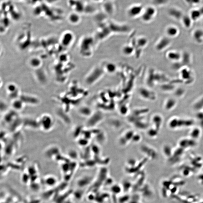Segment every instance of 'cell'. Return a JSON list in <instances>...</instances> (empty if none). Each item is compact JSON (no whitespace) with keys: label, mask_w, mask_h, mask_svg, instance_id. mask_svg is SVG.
<instances>
[{"label":"cell","mask_w":203,"mask_h":203,"mask_svg":"<svg viewBox=\"0 0 203 203\" xmlns=\"http://www.w3.org/2000/svg\"><path fill=\"white\" fill-rule=\"evenodd\" d=\"M194 140H189L188 139L182 140L180 141V146L184 148H188L193 147L195 146V143Z\"/></svg>","instance_id":"obj_19"},{"label":"cell","mask_w":203,"mask_h":203,"mask_svg":"<svg viewBox=\"0 0 203 203\" xmlns=\"http://www.w3.org/2000/svg\"><path fill=\"white\" fill-rule=\"evenodd\" d=\"M191 58L190 55L189 53L185 52L182 54V58L180 61H181L184 65H189L191 63Z\"/></svg>","instance_id":"obj_22"},{"label":"cell","mask_w":203,"mask_h":203,"mask_svg":"<svg viewBox=\"0 0 203 203\" xmlns=\"http://www.w3.org/2000/svg\"><path fill=\"white\" fill-rule=\"evenodd\" d=\"M39 122L42 129L46 131L51 129L54 124L53 118L49 115H43Z\"/></svg>","instance_id":"obj_6"},{"label":"cell","mask_w":203,"mask_h":203,"mask_svg":"<svg viewBox=\"0 0 203 203\" xmlns=\"http://www.w3.org/2000/svg\"><path fill=\"white\" fill-rule=\"evenodd\" d=\"M194 40L196 43L201 44L203 42V30L201 29H195L192 34Z\"/></svg>","instance_id":"obj_14"},{"label":"cell","mask_w":203,"mask_h":203,"mask_svg":"<svg viewBox=\"0 0 203 203\" xmlns=\"http://www.w3.org/2000/svg\"><path fill=\"white\" fill-rule=\"evenodd\" d=\"M195 109L200 110L203 108V97L199 99L195 102L194 105Z\"/></svg>","instance_id":"obj_28"},{"label":"cell","mask_w":203,"mask_h":203,"mask_svg":"<svg viewBox=\"0 0 203 203\" xmlns=\"http://www.w3.org/2000/svg\"><path fill=\"white\" fill-rule=\"evenodd\" d=\"M200 134V131L199 128H195L192 130L190 133L191 137L193 139L198 138Z\"/></svg>","instance_id":"obj_27"},{"label":"cell","mask_w":203,"mask_h":203,"mask_svg":"<svg viewBox=\"0 0 203 203\" xmlns=\"http://www.w3.org/2000/svg\"><path fill=\"white\" fill-rule=\"evenodd\" d=\"M29 63L31 66L36 68L40 67L41 61L37 58H33L30 61Z\"/></svg>","instance_id":"obj_26"},{"label":"cell","mask_w":203,"mask_h":203,"mask_svg":"<svg viewBox=\"0 0 203 203\" xmlns=\"http://www.w3.org/2000/svg\"><path fill=\"white\" fill-rule=\"evenodd\" d=\"M95 41L91 36H85L82 39L79 44V51L84 57H90L94 52Z\"/></svg>","instance_id":"obj_1"},{"label":"cell","mask_w":203,"mask_h":203,"mask_svg":"<svg viewBox=\"0 0 203 203\" xmlns=\"http://www.w3.org/2000/svg\"><path fill=\"white\" fill-rule=\"evenodd\" d=\"M44 183L49 187H53L56 184L58 180L54 176H48L44 179Z\"/></svg>","instance_id":"obj_16"},{"label":"cell","mask_w":203,"mask_h":203,"mask_svg":"<svg viewBox=\"0 0 203 203\" xmlns=\"http://www.w3.org/2000/svg\"><path fill=\"white\" fill-rule=\"evenodd\" d=\"M180 75L182 81L185 83L186 84H190L194 79L192 71L187 67L181 69L180 71Z\"/></svg>","instance_id":"obj_5"},{"label":"cell","mask_w":203,"mask_h":203,"mask_svg":"<svg viewBox=\"0 0 203 203\" xmlns=\"http://www.w3.org/2000/svg\"><path fill=\"white\" fill-rule=\"evenodd\" d=\"M16 1H21V0H16ZM23 1V0H22ZM23 1H31L32 0H23Z\"/></svg>","instance_id":"obj_35"},{"label":"cell","mask_w":203,"mask_h":203,"mask_svg":"<svg viewBox=\"0 0 203 203\" xmlns=\"http://www.w3.org/2000/svg\"><path fill=\"white\" fill-rule=\"evenodd\" d=\"M23 102L21 100H15L13 102L12 105L15 109L19 110L23 108Z\"/></svg>","instance_id":"obj_25"},{"label":"cell","mask_w":203,"mask_h":203,"mask_svg":"<svg viewBox=\"0 0 203 203\" xmlns=\"http://www.w3.org/2000/svg\"><path fill=\"white\" fill-rule=\"evenodd\" d=\"M188 3H189L190 5H195V4H197L200 2V0H185Z\"/></svg>","instance_id":"obj_32"},{"label":"cell","mask_w":203,"mask_h":203,"mask_svg":"<svg viewBox=\"0 0 203 203\" xmlns=\"http://www.w3.org/2000/svg\"><path fill=\"white\" fill-rule=\"evenodd\" d=\"M68 19L69 22L73 25H76L79 23L81 20V17L80 14L74 12L71 13L68 16Z\"/></svg>","instance_id":"obj_15"},{"label":"cell","mask_w":203,"mask_h":203,"mask_svg":"<svg viewBox=\"0 0 203 203\" xmlns=\"http://www.w3.org/2000/svg\"><path fill=\"white\" fill-rule=\"evenodd\" d=\"M181 20L182 24L186 28L189 29L191 27L193 21L190 16H183Z\"/></svg>","instance_id":"obj_17"},{"label":"cell","mask_w":203,"mask_h":203,"mask_svg":"<svg viewBox=\"0 0 203 203\" xmlns=\"http://www.w3.org/2000/svg\"><path fill=\"white\" fill-rule=\"evenodd\" d=\"M174 88H175V86L171 83L170 84H165L163 86H162V89L165 91L172 90Z\"/></svg>","instance_id":"obj_29"},{"label":"cell","mask_w":203,"mask_h":203,"mask_svg":"<svg viewBox=\"0 0 203 203\" xmlns=\"http://www.w3.org/2000/svg\"><path fill=\"white\" fill-rule=\"evenodd\" d=\"M45 1L50 4H51V3L52 4V3H55V2H57L58 0H45Z\"/></svg>","instance_id":"obj_33"},{"label":"cell","mask_w":203,"mask_h":203,"mask_svg":"<svg viewBox=\"0 0 203 203\" xmlns=\"http://www.w3.org/2000/svg\"><path fill=\"white\" fill-rule=\"evenodd\" d=\"M169 14L172 18L178 20L181 19L183 16L180 11L175 8L171 9L169 12Z\"/></svg>","instance_id":"obj_21"},{"label":"cell","mask_w":203,"mask_h":203,"mask_svg":"<svg viewBox=\"0 0 203 203\" xmlns=\"http://www.w3.org/2000/svg\"><path fill=\"white\" fill-rule=\"evenodd\" d=\"M103 10L104 13L108 15H112L114 14L115 11L114 4L112 1H105L104 3Z\"/></svg>","instance_id":"obj_10"},{"label":"cell","mask_w":203,"mask_h":203,"mask_svg":"<svg viewBox=\"0 0 203 203\" xmlns=\"http://www.w3.org/2000/svg\"><path fill=\"white\" fill-rule=\"evenodd\" d=\"M165 32L169 38H174L179 34L180 30L177 27L174 25H170L166 28Z\"/></svg>","instance_id":"obj_13"},{"label":"cell","mask_w":203,"mask_h":203,"mask_svg":"<svg viewBox=\"0 0 203 203\" xmlns=\"http://www.w3.org/2000/svg\"><path fill=\"white\" fill-rule=\"evenodd\" d=\"M73 33L70 31L63 33L60 39V43L64 47H69L73 43L74 40Z\"/></svg>","instance_id":"obj_9"},{"label":"cell","mask_w":203,"mask_h":203,"mask_svg":"<svg viewBox=\"0 0 203 203\" xmlns=\"http://www.w3.org/2000/svg\"><path fill=\"white\" fill-rule=\"evenodd\" d=\"M96 9L92 5L85 3L84 13L87 14H90L96 13Z\"/></svg>","instance_id":"obj_23"},{"label":"cell","mask_w":203,"mask_h":203,"mask_svg":"<svg viewBox=\"0 0 203 203\" xmlns=\"http://www.w3.org/2000/svg\"><path fill=\"white\" fill-rule=\"evenodd\" d=\"M167 58L174 63L178 62L181 60L182 53L176 51H171L167 52L166 54Z\"/></svg>","instance_id":"obj_11"},{"label":"cell","mask_w":203,"mask_h":203,"mask_svg":"<svg viewBox=\"0 0 203 203\" xmlns=\"http://www.w3.org/2000/svg\"><path fill=\"white\" fill-rule=\"evenodd\" d=\"M176 101L174 98H169L165 102V107L167 110H170L175 107Z\"/></svg>","instance_id":"obj_18"},{"label":"cell","mask_w":203,"mask_h":203,"mask_svg":"<svg viewBox=\"0 0 203 203\" xmlns=\"http://www.w3.org/2000/svg\"><path fill=\"white\" fill-rule=\"evenodd\" d=\"M112 1V0H104V1Z\"/></svg>","instance_id":"obj_36"},{"label":"cell","mask_w":203,"mask_h":203,"mask_svg":"<svg viewBox=\"0 0 203 203\" xmlns=\"http://www.w3.org/2000/svg\"><path fill=\"white\" fill-rule=\"evenodd\" d=\"M193 124L194 121L191 119L174 118L170 120L169 126L171 129H176L189 127L193 125Z\"/></svg>","instance_id":"obj_2"},{"label":"cell","mask_w":203,"mask_h":203,"mask_svg":"<svg viewBox=\"0 0 203 203\" xmlns=\"http://www.w3.org/2000/svg\"><path fill=\"white\" fill-rule=\"evenodd\" d=\"M184 90L183 89H178L176 91L175 94L177 96L180 97L184 94Z\"/></svg>","instance_id":"obj_31"},{"label":"cell","mask_w":203,"mask_h":203,"mask_svg":"<svg viewBox=\"0 0 203 203\" xmlns=\"http://www.w3.org/2000/svg\"><path fill=\"white\" fill-rule=\"evenodd\" d=\"M106 70L108 72H113L115 71V67L114 64H107Z\"/></svg>","instance_id":"obj_30"},{"label":"cell","mask_w":203,"mask_h":203,"mask_svg":"<svg viewBox=\"0 0 203 203\" xmlns=\"http://www.w3.org/2000/svg\"><path fill=\"white\" fill-rule=\"evenodd\" d=\"M172 43L170 38L168 37H163L159 39L155 45L156 50L159 52L164 51L169 47Z\"/></svg>","instance_id":"obj_8"},{"label":"cell","mask_w":203,"mask_h":203,"mask_svg":"<svg viewBox=\"0 0 203 203\" xmlns=\"http://www.w3.org/2000/svg\"><path fill=\"white\" fill-rule=\"evenodd\" d=\"M134 47L129 45H126L123 48L122 52L126 55H130L133 53Z\"/></svg>","instance_id":"obj_24"},{"label":"cell","mask_w":203,"mask_h":203,"mask_svg":"<svg viewBox=\"0 0 203 203\" xmlns=\"http://www.w3.org/2000/svg\"><path fill=\"white\" fill-rule=\"evenodd\" d=\"M68 4L74 12L80 14L84 12L85 3L81 0H68Z\"/></svg>","instance_id":"obj_7"},{"label":"cell","mask_w":203,"mask_h":203,"mask_svg":"<svg viewBox=\"0 0 203 203\" xmlns=\"http://www.w3.org/2000/svg\"><path fill=\"white\" fill-rule=\"evenodd\" d=\"M152 122L155 126L156 127V129L159 130L161 126L162 123H163V119L162 117L159 115H155L152 119Z\"/></svg>","instance_id":"obj_20"},{"label":"cell","mask_w":203,"mask_h":203,"mask_svg":"<svg viewBox=\"0 0 203 203\" xmlns=\"http://www.w3.org/2000/svg\"><path fill=\"white\" fill-rule=\"evenodd\" d=\"M140 94L141 97L145 99L153 100L155 99L156 94L153 92L146 88H141Z\"/></svg>","instance_id":"obj_12"},{"label":"cell","mask_w":203,"mask_h":203,"mask_svg":"<svg viewBox=\"0 0 203 203\" xmlns=\"http://www.w3.org/2000/svg\"><path fill=\"white\" fill-rule=\"evenodd\" d=\"M156 14L157 11L155 7L149 6L145 8L140 18L142 21L145 23H150L155 18Z\"/></svg>","instance_id":"obj_3"},{"label":"cell","mask_w":203,"mask_h":203,"mask_svg":"<svg viewBox=\"0 0 203 203\" xmlns=\"http://www.w3.org/2000/svg\"><path fill=\"white\" fill-rule=\"evenodd\" d=\"M92 1L95 3H100L104 1V0H92Z\"/></svg>","instance_id":"obj_34"},{"label":"cell","mask_w":203,"mask_h":203,"mask_svg":"<svg viewBox=\"0 0 203 203\" xmlns=\"http://www.w3.org/2000/svg\"><path fill=\"white\" fill-rule=\"evenodd\" d=\"M145 7L141 4H135L131 5L127 10V15L131 18H135L141 17L144 11Z\"/></svg>","instance_id":"obj_4"}]
</instances>
